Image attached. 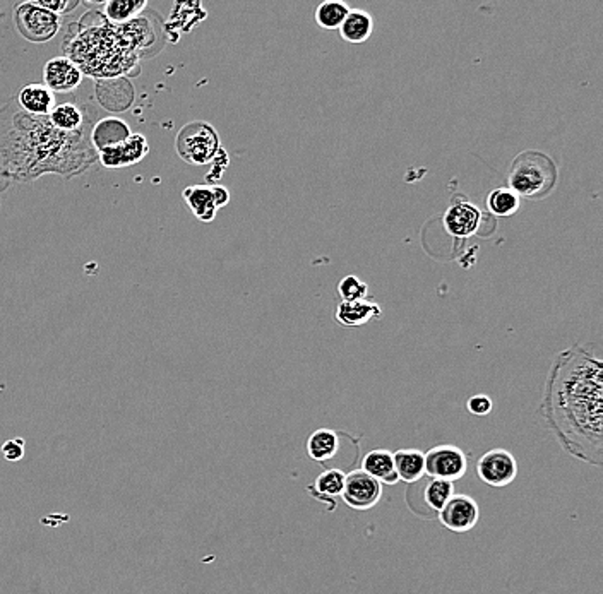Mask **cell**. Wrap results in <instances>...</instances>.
Returning a JSON list of instances; mask_svg holds the SVG:
<instances>
[{
	"label": "cell",
	"instance_id": "cell-1",
	"mask_svg": "<svg viewBox=\"0 0 603 594\" xmlns=\"http://www.w3.org/2000/svg\"><path fill=\"white\" fill-rule=\"evenodd\" d=\"M540 414L567 454L590 466L603 465V365L581 346L557 355Z\"/></svg>",
	"mask_w": 603,
	"mask_h": 594
},
{
	"label": "cell",
	"instance_id": "cell-2",
	"mask_svg": "<svg viewBox=\"0 0 603 594\" xmlns=\"http://www.w3.org/2000/svg\"><path fill=\"white\" fill-rule=\"evenodd\" d=\"M0 119L4 120L0 122V170L11 181H37L45 173L73 179L98 160L90 141L94 122L67 134L55 129L49 117H35L21 109L4 110Z\"/></svg>",
	"mask_w": 603,
	"mask_h": 594
},
{
	"label": "cell",
	"instance_id": "cell-3",
	"mask_svg": "<svg viewBox=\"0 0 603 594\" xmlns=\"http://www.w3.org/2000/svg\"><path fill=\"white\" fill-rule=\"evenodd\" d=\"M69 58L83 75L117 77L137 66V54L109 21L83 30L67 47Z\"/></svg>",
	"mask_w": 603,
	"mask_h": 594
},
{
	"label": "cell",
	"instance_id": "cell-4",
	"mask_svg": "<svg viewBox=\"0 0 603 594\" xmlns=\"http://www.w3.org/2000/svg\"><path fill=\"white\" fill-rule=\"evenodd\" d=\"M557 182V168L540 151H527L512 162L510 189L518 198H542Z\"/></svg>",
	"mask_w": 603,
	"mask_h": 594
},
{
	"label": "cell",
	"instance_id": "cell-5",
	"mask_svg": "<svg viewBox=\"0 0 603 594\" xmlns=\"http://www.w3.org/2000/svg\"><path fill=\"white\" fill-rule=\"evenodd\" d=\"M177 153L189 164H208L217 158L221 149L217 129L208 122H191L177 136Z\"/></svg>",
	"mask_w": 603,
	"mask_h": 594
},
{
	"label": "cell",
	"instance_id": "cell-6",
	"mask_svg": "<svg viewBox=\"0 0 603 594\" xmlns=\"http://www.w3.org/2000/svg\"><path fill=\"white\" fill-rule=\"evenodd\" d=\"M19 35L31 43H47L60 31V18L40 7L37 2L19 4L14 11Z\"/></svg>",
	"mask_w": 603,
	"mask_h": 594
},
{
	"label": "cell",
	"instance_id": "cell-7",
	"mask_svg": "<svg viewBox=\"0 0 603 594\" xmlns=\"http://www.w3.org/2000/svg\"><path fill=\"white\" fill-rule=\"evenodd\" d=\"M425 454V474L436 480L455 483L468 471V457L465 450L453 444H439Z\"/></svg>",
	"mask_w": 603,
	"mask_h": 594
},
{
	"label": "cell",
	"instance_id": "cell-8",
	"mask_svg": "<svg viewBox=\"0 0 603 594\" xmlns=\"http://www.w3.org/2000/svg\"><path fill=\"white\" fill-rule=\"evenodd\" d=\"M476 474L485 485L504 488L518 476V461L508 449L487 450L476 463Z\"/></svg>",
	"mask_w": 603,
	"mask_h": 594
},
{
	"label": "cell",
	"instance_id": "cell-9",
	"mask_svg": "<svg viewBox=\"0 0 603 594\" xmlns=\"http://www.w3.org/2000/svg\"><path fill=\"white\" fill-rule=\"evenodd\" d=\"M340 497L353 510H368L379 504L383 497V485L368 476L366 471L353 469L347 473L345 486Z\"/></svg>",
	"mask_w": 603,
	"mask_h": 594
},
{
	"label": "cell",
	"instance_id": "cell-10",
	"mask_svg": "<svg viewBox=\"0 0 603 594\" xmlns=\"http://www.w3.org/2000/svg\"><path fill=\"white\" fill-rule=\"evenodd\" d=\"M439 521L457 535L468 533L480 521V507L474 497L455 493L453 499L439 512Z\"/></svg>",
	"mask_w": 603,
	"mask_h": 594
},
{
	"label": "cell",
	"instance_id": "cell-11",
	"mask_svg": "<svg viewBox=\"0 0 603 594\" xmlns=\"http://www.w3.org/2000/svg\"><path fill=\"white\" fill-rule=\"evenodd\" d=\"M149 153V145L143 134H132L128 141L110 146L98 153V160L105 168H126L143 162Z\"/></svg>",
	"mask_w": 603,
	"mask_h": 594
},
{
	"label": "cell",
	"instance_id": "cell-12",
	"mask_svg": "<svg viewBox=\"0 0 603 594\" xmlns=\"http://www.w3.org/2000/svg\"><path fill=\"white\" fill-rule=\"evenodd\" d=\"M83 83V73L67 55L50 58L43 67V84L52 93H71Z\"/></svg>",
	"mask_w": 603,
	"mask_h": 594
},
{
	"label": "cell",
	"instance_id": "cell-13",
	"mask_svg": "<svg viewBox=\"0 0 603 594\" xmlns=\"http://www.w3.org/2000/svg\"><path fill=\"white\" fill-rule=\"evenodd\" d=\"M482 213L478 211L475 204L468 200L455 202L444 215V226L448 234L457 238H468L476 234L480 226Z\"/></svg>",
	"mask_w": 603,
	"mask_h": 594
},
{
	"label": "cell",
	"instance_id": "cell-14",
	"mask_svg": "<svg viewBox=\"0 0 603 594\" xmlns=\"http://www.w3.org/2000/svg\"><path fill=\"white\" fill-rule=\"evenodd\" d=\"M132 136V130L126 120L119 117H105L96 120L90 132V141L96 153L110 146L120 145Z\"/></svg>",
	"mask_w": 603,
	"mask_h": 594
},
{
	"label": "cell",
	"instance_id": "cell-15",
	"mask_svg": "<svg viewBox=\"0 0 603 594\" xmlns=\"http://www.w3.org/2000/svg\"><path fill=\"white\" fill-rule=\"evenodd\" d=\"M383 317V308L376 302L360 300V302H340L336 306L334 319L343 327H360L379 321Z\"/></svg>",
	"mask_w": 603,
	"mask_h": 594
},
{
	"label": "cell",
	"instance_id": "cell-16",
	"mask_svg": "<svg viewBox=\"0 0 603 594\" xmlns=\"http://www.w3.org/2000/svg\"><path fill=\"white\" fill-rule=\"evenodd\" d=\"M19 109L35 117H49L55 109V94L45 84L31 83L18 93Z\"/></svg>",
	"mask_w": 603,
	"mask_h": 594
},
{
	"label": "cell",
	"instance_id": "cell-17",
	"mask_svg": "<svg viewBox=\"0 0 603 594\" xmlns=\"http://www.w3.org/2000/svg\"><path fill=\"white\" fill-rule=\"evenodd\" d=\"M362 471L377 480L381 485H396L398 474L395 471L393 452L387 449H374L367 452L362 459Z\"/></svg>",
	"mask_w": 603,
	"mask_h": 594
},
{
	"label": "cell",
	"instance_id": "cell-18",
	"mask_svg": "<svg viewBox=\"0 0 603 594\" xmlns=\"http://www.w3.org/2000/svg\"><path fill=\"white\" fill-rule=\"evenodd\" d=\"M395 471L398 480L408 485L421 482L425 476V454L419 449H400L393 452Z\"/></svg>",
	"mask_w": 603,
	"mask_h": 594
},
{
	"label": "cell",
	"instance_id": "cell-19",
	"mask_svg": "<svg viewBox=\"0 0 603 594\" xmlns=\"http://www.w3.org/2000/svg\"><path fill=\"white\" fill-rule=\"evenodd\" d=\"M90 119H92V115L75 103L55 105V109L49 115L50 124L55 129H58L62 132H67V134L79 132L81 129H84L90 124Z\"/></svg>",
	"mask_w": 603,
	"mask_h": 594
},
{
	"label": "cell",
	"instance_id": "cell-20",
	"mask_svg": "<svg viewBox=\"0 0 603 594\" xmlns=\"http://www.w3.org/2000/svg\"><path fill=\"white\" fill-rule=\"evenodd\" d=\"M183 200L187 202L189 209L194 213L202 223H209L217 217L218 208L215 204L213 192L209 185H192L183 191Z\"/></svg>",
	"mask_w": 603,
	"mask_h": 594
},
{
	"label": "cell",
	"instance_id": "cell-21",
	"mask_svg": "<svg viewBox=\"0 0 603 594\" xmlns=\"http://www.w3.org/2000/svg\"><path fill=\"white\" fill-rule=\"evenodd\" d=\"M338 31H340V37L343 38L348 43L359 45V43H364L368 38L372 37L374 21L367 11L350 9L347 18H345Z\"/></svg>",
	"mask_w": 603,
	"mask_h": 594
},
{
	"label": "cell",
	"instance_id": "cell-22",
	"mask_svg": "<svg viewBox=\"0 0 603 594\" xmlns=\"http://www.w3.org/2000/svg\"><path fill=\"white\" fill-rule=\"evenodd\" d=\"M340 450V435L331 429H317L307 439V454L315 463H328Z\"/></svg>",
	"mask_w": 603,
	"mask_h": 594
},
{
	"label": "cell",
	"instance_id": "cell-23",
	"mask_svg": "<svg viewBox=\"0 0 603 594\" xmlns=\"http://www.w3.org/2000/svg\"><path fill=\"white\" fill-rule=\"evenodd\" d=\"M145 0H110L103 5V16L113 26L128 24L146 9Z\"/></svg>",
	"mask_w": 603,
	"mask_h": 594
},
{
	"label": "cell",
	"instance_id": "cell-24",
	"mask_svg": "<svg viewBox=\"0 0 603 594\" xmlns=\"http://www.w3.org/2000/svg\"><path fill=\"white\" fill-rule=\"evenodd\" d=\"M348 13H350V7L345 2L326 0V2H323L315 7L314 18H315V22H317L319 28L333 31V30H340V26L343 24Z\"/></svg>",
	"mask_w": 603,
	"mask_h": 594
},
{
	"label": "cell",
	"instance_id": "cell-25",
	"mask_svg": "<svg viewBox=\"0 0 603 594\" xmlns=\"http://www.w3.org/2000/svg\"><path fill=\"white\" fill-rule=\"evenodd\" d=\"M519 206H521V200L510 187L493 189L487 198V209L495 217H512L519 209Z\"/></svg>",
	"mask_w": 603,
	"mask_h": 594
},
{
	"label": "cell",
	"instance_id": "cell-26",
	"mask_svg": "<svg viewBox=\"0 0 603 594\" xmlns=\"http://www.w3.org/2000/svg\"><path fill=\"white\" fill-rule=\"evenodd\" d=\"M455 495V483L432 478L423 488V502L434 512H440Z\"/></svg>",
	"mask_w": 603,
	"mask_h": 594
},
{
	"label": "cell",
	"instance_id": "cell-27",
	"mask_svg": "<svg viewBox=\"0 0 603 594\" xmlns=\"http://www.w3.org/2000/svg\"><path fill=\"white\" fill-rule=\"evenodd\" d=\"M345 478L347 473L343 469L331 468L323 471L314 483V490L317 497H324V499H334L340 497L345 486Z\"/></svg>",
	"mask_w": 603,
	"mask_h": 594
},
{
	"label": "cell",
	"instance_id": "cell-28",
	"mask_svg": "<svg viewBox=\"0 0 603 594\" xmlns=\"http://www.w3.org/2000/svg\"><path fill=\"white\" fill-rule=\"evenodd\" d=\"M338 295L341 302H360L370 298V288L355 274H348L338 283Z\"/></svg>",
	"mask_w": 603,
	"mask_h": 594
},
{
	"label": "cell",
	"instance_id": "cell-29",
	"mask_svg": "<svg viewBox=\"0 0 603 594\" xmlns=\"http://www.w3.org/2000/svg\"><path fill=\"white\" fill-rule=\"evenodd\" d=\"M40 7H43L45 11L52 13L55 16H66V14H71L73 11H75L81 2L79 0H35Z\"/></svg>",
	"mask_w": 603,
	"mask_h": 594
},
{
	"label": "cell",
	"instance_id": "cell-30",
	"mask_svg": "<svg viewBox=\"0 0 603 594\" xmlns=\"http://www.w3.org/2000/svg\"><path fill=\"white\" fill-rule=\"evenodd\" d=\"M468 412L475 416H487L492 413L493 403L492 399L485 395H475L470 397L466 403Z\"/></svg>",
	"mask_w": 603,
	"mask_h": 594
},
{
	"label": "cell",
	"instance_id": "cell-31",
	"mask_svg": "<svg viewBox=\"0 0 603 594\" xmlns=\"http://www.w3.org/2000/svg\"><path fill=\"white\" fill-rule=\"evenodd\" d=\"M2 454L7 461L11 463H16L19 459L24 457V440L22 439H13V440H7L4 442L2 446Z\"/></svg>",
	"mask_w": 603,
	"mask_h": 594
},
{
	"label": "cell",
	"instance_id": "cell-32",
	"mask_svg": "<svg viewBox=\"0 0 603 594\" xmlns=\"http://www.w3.org/2000/svg\"><path fill=\"white\" fill-rule=\"evenodd\" d=\"M211 163H213V170L208 173V181H218L219 177H221V173H223V170L228 166V156H226V153L223 151V147L219 149L217 158Z\"/></svg>",
	"mask_w": 603,
	"mask_h": 594
},
{
	"label": "cell",
	"instance_id": "cell-33",
	"mask_svg": "<svg viewBox=\"0 0 603 594\" xmlns=\"http://www.w3.org/2000/svg\"><path fill=\"white\" fill-rule=\"evenodd\" d=\"M211 192H213V199H215V204H217L218 209L225 208V206L230 202V192H228V189H225V187H221V185H213V187H211Z\"/></svg>",
	"mask_w": 603,
	"mask_h": 594
}]
</instances>
